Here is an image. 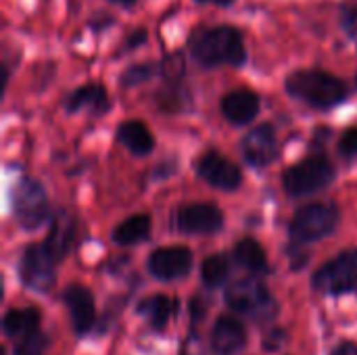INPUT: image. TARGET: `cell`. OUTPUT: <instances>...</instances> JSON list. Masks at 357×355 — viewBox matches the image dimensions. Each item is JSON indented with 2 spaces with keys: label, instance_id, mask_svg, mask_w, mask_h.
Returning a JSON list of instances; mask_svg holds the SVG:
<instances>
[{
  "label": "cell",
  "instance_id": "d6a6232c",
  "mask_svg": "<svg viewBox=\"0 0 357 355\" xmlns=\"http://www.w3.org/2000/svg\"><path fill=\"white\" fill-rule=\"evenodd\" d=\"M232 2H236V0H215V4H220V6H230Z\"/></svg>",
  "mask_w": 357,
  "mask_h": 355
},
{
  "label": "cell",
  "instance_id": "e0dca14e",
  "mask_svg": "<svg viewBox=\"0 0 357 355\" xmlns=\"http://www.w3.org/2000/svg\"><path fill=\"white\" fill-rule=\"evenodd\" d=\"M65 109L69 113L90 111L92 115H102L109 109V94L102 84H86V86H79L67 98Z\"/></svg>",
  "mask_w": 357,
  "mask_h": 355
},
{
  "label": "cell",
  "instance_id": "836d02e7",
  "mask_svg": "<svg viewBox=\"0 0 357 355\" xmlns=\"http://www.w3.org/2000/svg\"><path fill=\"white\" fill-rule=\"evenodd\" d=\"M197 2H207V0H197Z\"/></svg>",
  "mask_w": 357,
  "mask_h": 355
},
{
  "label": "cell",
  "instance_id": "f1b7e54d",
  "mask_svg": "<svg viewBox=\"0 0 357 355\" xmlns=\"http://www.w3.org/2000/svg\"><path fill=\"white\" fill-rule=\"evenodd\" d=\"M144 42H146V31H144V29H138V31L130 33V38H128V42H126V46H123V50L138 48V46L144 44Z\"/></svg>",
  "mask_w": 357,
  "mask_h": 355
},
{
  "label": "cell",
  "instance_id": "83f0119b",
  "mask_svg": "<svg viewBox=\"0 0 357 355\" xmlns=\"http://www.w3.org/2000/svg\"><path fill=\"white\" fill-rule=\"evenodd\" d=\"M282 343H284V333H280V331H272V333L266 337L264 347H266L268 352H276Z\"/></svg>",
  "mask_w": 357,
  "mask_h": 355
},
{
  "label": "cell",
  "instance_id": "cb8c5ba5",
  "mask_svg": "<svg viewBox=\"0 0 357 355\" xmlns=\"http://www.w3.org/2000/svg\"><path fill=\"white\" fill-rule=\"evenodd\" d=\"M157 73H161V65L159 63H138V65L128 67L121 73L119 82H121L123 88H134V86H140V84L149 82Z\"/></svg>",
  "mask_w": 357,
  "mask_h": 355
},
{
  "label": "cell",
  "instance_id": "6da1fadb",
  "mask_svg": "<svg viewBox=\"0 0 357 355\" xmlns=\"http://www.w3.org/2000/svg\"><path fill=\"white\" fill-rule=\"evenodd\" d=\"M190 52L195 61L201 63L203 67H218V65L241 67L247 61L243 36L232 25H218L192 33Z\"/></svg>",
  "mask_w": 357,
  "mask_h": 355
},
{
  "label": "cell",
  "instance_id": "2e32d148",
  "mask_svg": "<svg viewBox=\"0 0 357 355\" xmlns=\"http://www.w3.org/2000/svg\"><path fill=\"white\" fill-rule=\"evenodd\" d=\"M247 343V333L243 324L234 318H220L211 333V347L218 355H234Z\"/></svg>",
  "mask_w": 357,
  "mask_h": 355
},
{
  "label": "cell",
  "instance_id": "8fae6325",
  "mask_svg": "<svg viewBox=\"0 0 357 355\" xmlns=\"http://www.w3.org/2000/svg\"><path fill=\"white\" fill-rule=\"evenodd\" d=\"M243 157L253 167H266L278 159V140L272 126L264 123L253 128L243 138Z\"/></svg>",
  "mask_w": 357,
  "mask_h": 355
},
{
  "label": "cell",
  "instance_id": "7c38bea8",
  "mask_svg": "<svg viewBox=\"0 0 357 355\" xmlns=\"http://www.w3.org/2000/svg\"><path fill=\"white\" fill-rule=\"evenodd\" d=\"M192 253L186 247H163L151 253L149 272L159 280H176L190 272Z\"/></svg>",
  "mask_w": 357,
  "mask_h": 355
},
{
  "label": "cell",
  "instance_id": "603a6c76",
  "mask_svg": "<svg viewBox=\"0 0 357 355\" xmlns=\"http://www.w3.org/2000/svg\"><path fill=\"white\" fill-rule=\"evenodd\" d=\"M230 274V264L224 255H209L205 262H203V268H201V276H203V282L207 287H220L226 282Z\"/></svg>",
  "mask_w": 357,
  "mask_h": 355
},
{
  "label": "cell",
  "instance_id": "5b68a950",
  "mask_svg": "<svg viewBox=\"0 0 357 355\" xmlns=\"http://www.w3.org/2000/svg\"><path fill=\"white\" fill-rule=\"evenodd\" d=\"M339 209L331 203H312L301 207L293 220H291V236L297 243H314L320 241L324 236H328L331 232H335V228L339 226Z\"/></svg>",
  "mask_w": 357,
  "mask_h": 355
},
{
  "label": "cell",
  "instance_id": "f546056e",
  "mask_svg": "<svg viewBox=\"0 0 357 355\" xmlns=\"http://www.w3.org/2000/svg\"><path fill=\"white\" fill-rule=\"evenodd\" d=\"M345 27L351 31V33H357V6H354V8H347L345 10Z\"/></svg>",
  "mask_w": 357,
  "mask_h": 355
},
{
  "label": "cell",
  "instance_id": "ffe728a7",
  "mask_svg": "<svg viewBox=\"0 0 357 355\" xmlns=\"http://www.w3.org/2000/svg\"><path fill=\"white\" fill-rule=\"evenodd\" d=\"M151 228H153L151 218L144 216V213H138V216H132V218L123 220L119 226H115V230H113V241H115L117 245H123V247L136 245V243L149 239Z\"/></svg>",
  "mask_w": 357,
  "mask_h": 355
},
{
  "label": "cell",
  "instance_id": "4fadbf2b",
  "mask_svg": "<svg viewBox=\"0 0 357 355\" xmlns=\"http://www.w3.org/2000/svg\"><path fill=\"white\" fill-rule=\"evenodd\" d=\"M222 113L234 126L251 123L259 113V96L249 88H238L222 98Z\"/></svg>",
  "mask_w": 357,
  "mask_h": 355
},
{
  "label": "cell",
  "instance_id": "4dcf8cb0",
  "mask_svg": "<svg viewBox=\"0 0 357 355\" xmlns=\"http://www.w3.org/2000/svg\"><path fill=\"white\" fill-rule=\"evenodd\" d=\"M333 355H357V347L354 343H343L333 352Z\"/></svg>",
  "mask_w": 357,
  "mask_h": 355
},
{
  "label": "cell",
  "instance_id": "277c9868",
  "mask_svg": "<svg viewBox=\"0 0 357 355\" xmlns=\"http://www.w3.org/2000/svg\"><path fill=\"white\" fill-rule=\"evenodd\" d=\"M10 205L17 224L23 230H36L48 220V197L33 178H21L10 190Z\"/></svg>",
  "mask_w": 357,
  "mask_h": 355
},
{
  "label": "cell",
  "instance_id": "52a82bcc",
  "mask_svg": "<svg viewBox=\"0 0 357 355\" xmlns=\"http://www.w3.org/2000/svg\"><path fill=\"white\" fill-rule=\"evenodd\" d=\"M316 291L324 295H341L357 285V249L343 251L328 264H324L312 278Z\"/></svg>",
  "mask_w": 357,
  "mask_h": 355
},
{
  "label": "cell",
  "instance_id": "ac0fdd59",
  "mask_svg": "<svg viewBox=\"0 0 357 355\" xmlns=\"http://www.w3.org/2000/svg\"><path fill=\"white\" fill-rule=\"evenodd\" d=\"M117 140L134 155L138 157H144L149 155L153 149H155V136L151 134V130L138 121V119H130V121H123L119 128H117Z\"/></svg>",
  "mask_w": 357,
  "mask_h": 355
},
{
  "label": "cell",
  "instance_id": "d6986e66",
  "mask_svg": "<svg viewBox=\"0 0 357 355\" xmlns=\"http://www.w3.org/2000/svg\"><path fill=\"white\" fill-rule=\"evenodd\" d=\"M4 333L8 337H29L33 333H38V326H40V312L36 308H25V310H10L6 316H4Z\"/></svg>",
  "mask_w": 357,
  "mask_h": 355
},
{
  "label": "cell",
  "instance_id": "ba28073f",
  "mask_svg": "<svg viewBox=\"0 0 357 355\" xmlns=\"http://www.w3.org/2000/svg\"><path fill=\"white\" fill-rule=\"evenodd\" d=\"M59 262L52 257L46 245H29L21 257L19 274L27 289L46 293L54 285V266Z\"/></svg>",
  "mask_w": 357,
  "mask_h": 355
},
{
  "label": "cell",
  "instance_id": "4316f807",
  "mask_svg": "<svg viewBox=\"0 0 357 355\" xmlns=\"http://www.w3.org/2000/svg\"><path fill=\"white\" fill-rule=\"evenodd\" d=\"M339 151L345 157H354L357 155V128H347L339 140Z\"/></svg>",
  "mask_w": 357,
  "mask_h": 355
},
{
  "label": "cell",
  "instance_id": "3957f363",
  "mask_svg": "<svg viewBox=\"0 0 357 355\" xmlns=\"http://www.w3.org/2000/svg\"><path fill=\"white\" fill-rule=\"evenodd\" d=\"M335 178V165L324 155H314L289 167L282 176V186L291 197H305L324 190Z\"/></svg>",
  "mask_w": 357,
  "mask_h": 355
},
{
  "label": "cell",
  "instance_id": "5bb4252c",
  "mask_svg": "<svg viewBox=\"0 0 357 355\" xmlns=\"http://www.w3.org/2000/svg\"><path fill=\"white\" fill-rule=\"evenodd\" d=\"M73 239H75V218L67 209H59L50 220V230L44 245L48 247L52 257L61 262L69 253Z\"/></svg>",
  "mask_w": 357,
  "mask_h": 355
},
{
  "label": "cell",
  "instance_id": "9a60e30c",
  "mask_svg": "<svg viewBox=\"0 0 357 355\" xmlns=\"http://www.w3.org/2000/svg\"><path fill=\"white\" fill-rule=\"evenodd\" d=\"M65 305L69 310V316H71V322H73V328L75 333H86L92 322H94V299H92V293L86 289V287H79V285H71L65 295Z\"/></svg>",
  "mask_w": 357,
  "mask_h": 355
},
{
  "label": "cell",
  "instance_id": "8992f818",
  "mask_svg": "<svg viewBox=\"0 0 357 355\" xmlns=\"http://www.w3.org/2000/svg\"><path fill=\"white\" fill-rule=\"evenodd\" d=\"M226 303L245 316L268 318L276 314V305L268 289L257 278H241L226 291Z\"/></svg>",
  "mask_w": 357,
  "mask_h": 355
},
{
  "label": "cell",
  "instance_id": "30bf717a",
  "mask_svg": "<svg viewBox=\"0 0 357 355\" xmlns=\"http://www.w3.org/2000/svg\"><path fill=\"white\" fill-rule=\"evenodd\" d=\"M197 174L207 184L220 190H236L243 182L241 167L218 151H209L197 161Z\"/></svg>",
  "mask_w": 357,
  "mask_h": 355
},
{
  "label": "cell",
  "instance_id": "d4e9b609",
  "mask_svg": "<svg viewBox=\"0 0 357 355\" xmlns=\"http://www.w3.org/2000/svg\"><path fill=\"white\" fill-rule=\"evenodd\" d=\"M159 65H161V75H163L165 80H169V82H178V80L184 75V69H186V65H184V54H182V52H172V54L165 56Z\"/></svg>",
  "mask_w": 357,
  "mask_h": 355
},
{
  "label": "cell",
  "instance_id": "7a4b0ae2",
  "mask_svg": "<svg viewBox=\"0 0 357 355\" xmlns=\"http://www.w3.org/2000/svg\"><path fill=\"white\" fill-rule=\"evenodd\" d=\"M284 88L314 109H333L347 98L345 82L322 69H297L284 80Z\"/></svg>",
  "mask_w": 357,
  "mask_h": 355
},
{
  "label": "cell",
  "instance_id": "9c48e42d",
  "mask_svg": "<svg viewBox=\"0 0 357 355\" xmlns=\"http://www.w3.org/2000/svg\"><path fill=\"white\" fill-rule=\"evenodd\" d=\"M176 226L184 234H215L224 226V213L211 203L182 205L176 213Z\"/></svg>",
  "mask_w": 357,
  "mask_h": 355
},
{
  "label": "cell",
  "instance_id": "484cf974",
  "mask_svg": "<svg viewBox=\"0 0 357 355\" xmlns=\"http://www.w3.org/2000/svg\"><path fill=\"white\" fill-rule=\"evenodd\" d=\"M46 343H48V339L38 331V333H33V335L21 339V343H19L15 355H44Z\"/></svg>",
  "mask_w": 357,
  "mask_h": 355
},
{
  "label": "cell",
  "instance_id": "44dd1931",
  "mask_svg": "<svg viewBox=\"0 0 357 355\" xmlns=\"http://www.w3.org/2000/svg\"><path fill=\"white\" fill-rule=\"evenodd\" d=\"M234 259H236V264L241 268H245L249 272H266V268H268L266 251L253 239H243V241L236 243V247H234Z\"/></svg>",
  "mask_w": 357,
  "mask_h": 355
},
{
  "label": "cell",
  "instance_id": "7402d4cb",
  "mask_svg": "<svg viewBox=\"0 0 357 355\" xmlns=\"http://www.w3.org/2000/svg\"><path fill=\"white\" fill-rule=\"evenodd\" d=\"M176 299L167 297V295H153L151 299H146L142 305H140V312L149 318V322L155 326V328H163L174 312H176Z\"/></svg>",
  "mask_w": 357,
  "mask_h": 355
},
{
  "label": "cell",
  "instance_id": "1f68e13d",
  "mask_svg": "<svg viewBox=\"0 0 357 355\" xmlns=\"http://www.w3.org/2000/svg\"><path fill=\"white\" fill-rule=\"evenodd\" d=\"M109 2H115V4H121V6H132L138 0H109Z\"/></svg>",
  "mask_w": 357,
  "mask_h": 355
}]
</instances>
